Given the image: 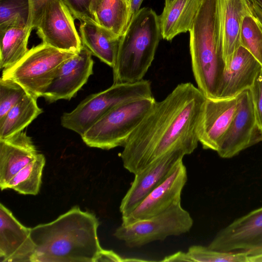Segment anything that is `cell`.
Wrapping results in <instances>:
<instances>
[{
	"label": "cell",
	"mask_w": 262,
	"mask_h": 262,
	"mask_svg": "<svg viewBox=\"0 0 262 262\" xmlns=\"http://www.w3.org/2000/svg\"><path fill=\"white\" fill-rule=\"evenodd\" d=\"M0 259L2 262H31L35 245L31 228L21 224L0 204Z\"/></svg>",
	"instance_id": "16"
},
{
	"label": "cell",
	"mask_w": 262,
	"mask_h": 262,
	"mask_svg": "<svg viewBox=\"0 0 262 262\" xmlns=\"http://www.w3.org/2000/svg\"><path fill=\"white\" fill-rule=\"evenodd\" d=\"M191 262H248L249 255L243 252H224L208 247L192 246L186 252Z\"/></svg>",
	"instance_id": "28"
},
{
	"label": "cell",
	"mask_w": 262,
	"mask_h": 262,
	"mask_svg": "<svg viewBox=\"0 0 262 262\" xmlns=\"http://www.w3.org/2000/svg\"><path fill=\"white\" fill-rule=\"evenodd\" d=\"M74 19L63 0H49L36 26V33L46 45L77 52L82 43Z\"/></svg>",
	"instance_id": "9"
},
{
	"label": "cell",
	"mask_w": 262,
	"mask_h": 262,
	"mask_svg": "<svg viewBox=\"0 0 262 262\" xmlns=\"http://www.w3.org/2000/svg\"><path fill=\"white\" fill-rule=\"evenodd\" d=\"M29 0H0V30L29 26Z\"/></svg>",
	"instance_id": "26"
},
{
	"label": "cell",
	"mask_w": 262,
	"mask_h": 262,
	"mask_svg": "<svg viewBox=\"0 0 262 262\" xmlns=\"http://www.w3.org/2000/svg\"><path fill=\"white\" fill-rule=\"evenodd\" d=\"M128 12L126 0H102L94 17L99 25L121 36L127 28Z\"/></svg>",
	"instance_id": "24"
},
{
	"label": "cell",
	"mask_w": 262,
	"mask_h": 262,
	"mask_svg": "<svg viewBox=\"0 0 262 262\" xmlns=\"http://www.w3.org/2000/svg\"><path fill=\"white\" fill-rule=\"evenodd\" d=\"M206 97L192 83H181L155 106L132 133L120 155L134 174L177 148L191 154L198 146V129Z\"/></svg>",
	"instance_id": "1"
},
{
	"label": "cell",
	"mask_w": 262,
	"mask_h": 262,
	"mask_svg": "<svg viewBox=\"0 0 262 262\" xmlns=\"http://www.w3.org/2000/svg\"><path fill=\"white\" fill-rule=\"evenodd\" d=\"M208 248L224 252L262 254V207L240 217L217 233Z\"/></svg>",
	"instance_id": "11"
},
{
	"label": "cell",
	"mask_w": 262,
	"mask_h": 262,
	"mask_svg": "<svg viewBox=\"0 0 262 262\" xmlns=\"http://www.w3.org/2000/svg\"><path fill=\"white\" fill-rule=\"evenodd\" d=\"M37 98L29 93L0 121V139L19 133L42 113Z\"/></svg>",
	"instance_id": "23"
},
{
	"label": "cell",
	"mask_w": 262,
	"mask_h": 262,
	"mask_svg": "<svg viewBox=\"0 0 262 262\" xmlns=\"http://www.w3.org/2000/svg\"><path fill=\"white\" fill-rule=\"evenodd\" d=\"M33 28L11 26L0 30V68L8 69L27 54L28 40Z\"/></svg>",
	"instance_id": "22"
},
{
	"label": "cell",
	"mask_w": 262,
	"mask_h": 262,
	"mask_svg": "<svg viewBox=\"0 0 262 262\" xmlns=\"http://www.w3.org/2000/svg\"><path fill=\"white\" fill-rule=\"evenodd\" d=\"M223 57L226 67L241 46L240 34L244 17L252 13L249 0H217Z\"/></svg>",
	"instance_id": "19"
},
{
	"label": "cell",
	"mask_w": 262,
	"mask_h": 262,
	"mask_svg": "<svg viewBox=\"0 0 262 262\" xmlns=\"http://www.w3.org/2000/svg\"><path fill=\"white\" fill-rule=\"evenodd\" d=\"M156 102L152 97L117 106L81 136L83 141L89 147L102 149L123 147Z\"/></svg>",
	"instance_id": "6"
},
{
	"label": "cell",
	"mask_w": 262,
	"mask_h": 262,
	"mask_svg": "<svg viewBox=\"0 0 262 262\" xmlns=\"http://www.w3.org/2000/svg\"><path fill=\"white\" fill-rule=\"evenodd\" d=\"M186 155H187V152L184 149H175L135 174L134 180L120 204V211L122 216L132 212L166 178Z\"/></svg>",
	"instance_id": "14"
},
{
	"label": "cell",
	"mask_w": 262,
	"mask_h": 262,
	"mask_svg": "<svg viewBox=\"0 0 262 262\" xmlns=\"http://www.w3.org/2000/svg\"><path fill=\"white\" fill-rule=\"evenodd\" d=\"M237 108L216 151L223 158H230L262 141V129L258 125L250 89L236 96Z\"/></svg>",
	"instance_id": "10"
},
{
	"label": "cell",
	"mask_w": 262,
	"mask_h": 262,
	"mask_svg": "<svg viewBox=\"0 0 262 262\" xmlns=\"http://www.w3.org/2000/svg\"><path fill=\"white\" fill-rule=\"evenodd\" d=\"M261 68L258 61L240 46L224 70L216 99L236 97L243 91L250 89Z\"/></svg>",
	"instance_id": "17"
},
{
	"label": "cell",
	"mask_w": 262,
	"mask_h": 262,
	"mask_svg": "<svg viewBox=\"0 0 262 262\" xmlns=\"http://www.w3.org/2000/svg\"><path fill=\"white\" fill-rule=\"evenodd\" d=\"M187 180V170L182 160L132 212L122 216L121 224L129 225L150 217L181 203L182 191Z\"/></svg>",
	"instance_id": "12"
},
{
	"label": "cell",
	"mask_w": 262,
	"mask_h": 262,
	"mask_svg": "<svg viewBox=\"0 0 262 262\" xmlns=\"http://www.w3.org/2000/svg\"><path fill=\"white\" fill-rule=\"evenodd\" d=\"M161 38L159 16L150 8H141L120 37L112 68L113 83L143 79Z\"/></svg>",
	"instance_id": "4"
},
{
	"label": "cell",
	"mask_w": 262,
	"mask_h": 262,
	"mask_svg": "<svg viewBox=\"0 0 262 262\" xmlns=\"http://www.w3.org/2000/svg\"><path fill=\"white\" fill-rule=\"evenodd\" d=\"M49 0H29L30 16L29 25L33 29L36 28L43 10Z\"/></svg>",
	"instance_id": "32"
},
{
	"label": "cell",
	"mask_w": 262,
	"mask_h": 262,
	"mask_svg": "<svg viewBox=\"0 0 262 262\" xmlns=\"http://www.w3.org/2000/svg\"><path fill=\"white\" fill-rule=\"evenodd\" d=\"M38 153L31 137L23 132L0 139V188L10 180Z\"/></svg>",
	"instance_id": "18"
},
{
	"label": "cell",
	"mask_w": 262,
	"mask_h": 262,
	"mask_svg": "<svg viewBox=\"0 0 262 262\" xmlns=\"http://www.w3.org/2000/svg\"><path fill=\"white\" fill-rule=\"evenodd\" d=\"M76 53L42 42L29 49L15 64L3 70L1 77L15 81L38 98L43 96L62 64Z\"/></svg>",
	"instance_id": "7"
},
{
	"label": "cell",
	"mask_w": 262,
	"mask_h": 262,
	"mask_svg": "<svg viewBox=\"0 0 262 262\" xmlns=\"http://www.w3.org/2000/svg\"><path fill=\"white\" fill-rule=\"evenodd\" d=\"M161 261H190L186 252L179 251L165 257Z\"/></svg>",
	"instance_id": "35"
},
{
	"label": "cell",
	"mask_w": 262,
	"mask_h": 262,
	"mask_svg": "<svg viewBox=\"0 0 262 262\" xmlns=\"http://www.w3.org/2000/svg\"><path fill=\"white\" fill-rule=\"evenodd\" d=\"M193 223L190 214L180 203L150 217L129 225L121 224L114 235L129 248L139 247L185 233Z\"/></svg>",
	"instance_id": "8"
},
{
	"label": "cell",
	"mask_w": 262,
	"mask_h": 262,
	"mask_svg": "<svg viewBox=\"0 0 262 262\" xmlns=\"http://www.w3.org/2000/svg\"><path fill=\"white\" fill-rule=\"evenodd\" d=\"M251 3L256 5L262 10V0H249Z\"/></svg>",
	"instance_id": "39"
},
{
	"label": "cell",
	"mask_w": 262,
	"mask_h": 262,
	"mask_svg": "<svg viewBox=\"0 0 262 262\" xmlns=\"http://www.w3.org/2000/svg\"><path fill=\"white\" fill-rule=\"evenodd\" d=\"M99 261H126V258L121 257L112 250L102 249L95 260V262Z\"/></svg>",
	"instance_id": "33"
},
{
	"label": "cell",
	"mask_w": 262,
	"mask_h": 262,
	"mask_svg": "<svg viewBox=\"0 0 262 262\" xmlns=\"http://www.w3.org/2000/svg\"><path fill=\"white\" fill-rule=\"evenodd\" d=\"M79 31L82 45L93 55L113 68L121 36L100 26L95 20L80 21Z\"/></svg>",
	"instance_id": "20"
},
{
	"label": "cell",
	"mask_w": 262,
	"mask_h": 262,
	"mask_svg": "<svg viewBox=\"0 0 262 262\" xmlns=\"http://www.w3.org/2000/svg\"><path fill=\"white\" fill-rule=\"evenodd\" d=\"M240 41L262 66V25L253 11L243 18Z\"/></svg>",
	"instance_id": "27"
},
{
	"label": "cell",
	"mask_w": 262,
	"mask_h": 262,
	"mask_svg": "<svg viewBox=\"0 0 262 262\" xmlns=\"http://www.w3.org/2000/svg\"><path fill=\"white\" fill-rule=\"evenodd\" d=\"M25 89L15 81L0 79V121L8 112L27 94Z\"/></svg>",
	"instance_id": "29"
},
{
	"label": "cell",
	"mask_w": 262,
	"mask_h": 262,
	"mask_svg": "<svg viewBox=\"0 0 262 262\" xmlns=\"http://www.w3.org/2000/svg\"><path fill=\"white\" fill-rule=\"evenodd\" d=\"M152 97L149 80L113 83L108 89L88 96L71 112L63 113L60 119L61 125L81 136L117 106Z\"/></svg>",
	"instance_id": "5"
},
{
	"label": "cell",
	"mask_w": 262,
	"mask_h": 262,
	"mask_svg": "<svg viewBox=\"0 0 262 262\" xmlns=\"http://www.w3.org/2000/svg\"><path fill=\"white\" fill-rule=\"evenodd\" d=\"M250 90L256 121L262 129V68Z\"/></svg>",
	"instance_id": "31"
},
{
	"label": "cell",
	"mask_w": 262,
	"mask_h": 262,
	"mask_svg": "<svg viewBox=\"0 0 262 262\" xmlns=\"http://www.w3.org/2000/svg\"><path fill=\"white\" fill-rule=\"evenodd\" d=\"M92 53L83 45L60 67L43 97L49 103L60 99L70 100L93 74Z\"/></svg>",
	"instance_id": "13"
},
{
	"label": "cell",
	"mask_w": 262,
	"mask_h": 262,
	"mask_svg": "<svg viewBox=\"0 0 262 262\" xmlns=\"http://www.w3.org/2000/svg\"><path fill=\"white\" fill-rule=\"evenodd\" d=\"M75 19L80 21L95 20L91 0H63Z\"/></svg>",
	"instance_id": "30"
},
{
	"label": "cell",
	"mask_w": 262,
	"mask_h": 262,
	"mask_svg": "<svg viewBox=\"0 0 262 262\" xmlns=\"http://www.w3.org/2000/svg\"><path fill=\"white\" fill-rule=\"evenodd\" d=\"M248 262H262V254L249 256Z\"/></svg>",
	"instance_id": "38"
},
{
	"label": "cell",
	"mask_w": 262,
	"mask_h": 262,
	"mask_svg": "<svg viewBox=\"0 0 262 262\" xmlns=\"http://www.w3.org/2000/svg\"><path fill=\"white\" fill-rule=\"evenodd\" d=\"M126 2H127V3L128 4V6L129 7V3H130V0H126Z\"/></svg>",
	"instance_id": "41"
},
{
	"label": "cell",
	"mask_w": 262,
	"mask_h": 262,
	"mask_svg": "<svg viewBox=\"0 0 262 262\" xmlns=\"http://www.w3.org/2000/svg\"><path fill=\"white\" fill-rule=\"evenodd\" d=\"M202 0H174L164 7L159 16L162 38L171 41L177 35L189 32Z\"/></svg>",
	"instance_id": "21"
},
{
	"label": "cell",
	"mask_w": 262,
	"mask_h": 262,
	"mask_svg": "<svg viewBox=\"0 0 262 262\" xmlns=\"http://www.w3.org/2000/svg\"><path fill=\"white\" fill-rule=\"evenodd\" d=\"M189 32L192 70L198 88L207 98L216 99L226 68L217 0H202Z\"/></svg>",
	"instance_id": "3"
},
{
	"label": "cell",
	"mask_w": 262,
	"mask_h": 262,
	"mask_svg": "<svg viewBox=\"0 0 262 262\" xmlns=\"http://www.w3.org/2000/svg\"><path fill=\"white\" fill-rule=\"evenodd\" d=\"M92 213L71 208L50 223L31 228L35 249L31 262H95L102 249Z\"/></svg>",
	"instance_id": "2"
},
{
	"label": "cell",
	"mask_w": 262,
	"mask_h": 262,
	"mask_svg": "<svg viewBox=\"0 0 262 262\" xmlns=\"http://www.w3.org/2000/svg\"><path fill=\"white\" fill-rule=\"evenodd\" d=\"M102 0H91V11L94 16V13L98 6L99 5Z\"/></svg>",
	"instance_id": "37"
},
{
	"label": "cell",
	"mask_w": 262,
	"mask_h": 262,
	"mask_svg": "<svg viewBox=\"0 0 262 262\" xmlns=\"http://www.w3.org/2000/svg\"><path fill=\"white\" fill-rule=\"evenodd\" d=\"M46 159L43 155L36 157L21 169L7 183L5 189H11L23 194L36 195L41 183Z\"/></svg>",
	"instance_id": "25"
},
{
	"label": "cell",
	"mask_w": 262,
	"mask_h": 262,
	"mask_svg": "<svg viewBox=\"0 0 262 262\" xmlns=\"http://www.w3.org/2000/svg\"><path fill=\"white\" fill-rule=\"evenodd\" d=\"M143 1L144 0H130L127 27L133 18L141 9L140 7Z\"/></svg>",
	"instance_id": "34"
},
{
	"label": "cell",
	"mask_w": 262,
	"mask_h": 262,
	"mask_svg": "<svg viewBox=\"0 0 262 262\" xmlns=\"http://www.w3.org/2000/svg\"><path fill=\"white\" fill-rule=\"evenodd\" d=\"M250 3L253 14L257 18L262 25V10L256 5L251 2Z\"/></svg>",
	"instance_id": "36"
},
{
	"label": "cell",
	"mask_w": 262,
	"mask_h": 262,
	"mask_svg": "<svg viewBox=\"0 0 262 262\" xmlns=\"http://www.w3.org/2000/svg\"><path fill=\"white\" fill-rule=\"evenodd\" d=\"M174 0H165V6L164 7H167L170 5Z\"/></svg>",
	"instance_id": "40"
},
{
	"label": "cell",
	"mask_w": 262,
	"mask_h": 262,
	"mask_svg": "<svg viewBox=\"0 0 262 262\" xmlns=\"http://www.w3.org/2000/svg\"><path fill=\"white\" fill-rule=\"evenodd\" d=\"M237 108L236 97L228 99L206 98L198 129L199 141L204 149L217 151Z\"/></svg>",
	"instance_id": "15"
}]
</instances>
